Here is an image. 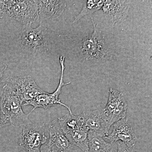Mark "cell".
Here are the masks:
<instances>
[{"mask_svg": "<svg viewBox=\"0 0 152 152\" xmlns=\"http://www.w3.org/2000/svg\"><path fill=\"white\" fill-rule=\"evenodd\" d=\"M80 115L88 131L103 138L108 135L110 127L104 108L84 112Z\"/></svg>", "mask_w": 152, "mask_h": 152, "instance_id": "cell-11", "label": "cell"}, {"mask_svg": "<svg viewBox=\"0 0 152 152\" xmlns=\"http://www.w3.org/2000/svg\"><path fill=\"white\" fill-rule=\"evenodd\" d=\"M66 6L65 1H39L40 12L50 19L61 16Z\"/></svg>", "mask_w": 152, "mask_h": 152, "instance_id": "cell-15", "label": "cell"}, {"mask_svg": "<svg viewBox=\"0 0 152 152\" xmlns=\"http://www.w3.org/2000/svg\"></svg>", "mask_w": 152, "mask_h": 152, "instance_id": "cell-21", "label": "cell"}, {"mask_svg": "<svg viewBox=\"0 0 152 152\" xmlns=\"http://www.w3.org/2000/svg\"><path fill=\"white\" fill-rule=\"evenodd\" d=\"M7 68V66L6 64L0 63V83L3 81V75Z\"/></svg>", "mask_w": 152, "mask_h": 152, "instance_id": "cell-19", "label": "cell"}, {"mask_svg": "<svg viewBox=\"0 0 152 152\" xmlns=\"http://www.w3.org/2000/svg\"><path fill=\"white\" fill-rule=\"evenodd\" d=\"M130 7L128 1H104L102 10L112 24L121 23L126 20Z\"/></svg>", "mask_w": 152, "mask_h": 152, "instance_id": "cell-13", "label": "cell"}, {"mask_svg": "<svg viewBox=\"0 0 152 152\" xmlns=\"http://www.w3.org/2000/svg\"><path fill=\"white\" fill-rule=\"evenodd\" d=\"M104 1H87L83 6L81 11L75 17L73 23L77 22L82 18L87 15H91L102 9Z\"/></svg>", "mask_w": 152, "mask_h": 152, "instance_id": "cell-16", "label": "cell"}, {"mask_svg": "<svg viewBox=\"0 0 152 152\" xmlns=\"http://www.w3.org/2000/svg\"><path fill=\"white\" fill-rule=\"evenodd\" d=\"M94 30L92 34L84 38L79 47V52L82 59L86 62L99 63L103 61L108 56L109 52L104 36L93 18Z\"/></svg>", "mask_w": 152, "mask_h": 152, "instance_id": "cell-2", "label": "cell"}, {"mask_svg": "<svg viewBox=\"0 0 152 152\" xmlns=\"http://www.w3.org/2000/svg\"><path fill=\"white\" fill-rule=\"evenodd\" d=\"M48 36L47 28L42 25L33 28L31 26H23L21 36L22 47L28 51L35 53L48 50Z\"/></svg>", "mask_w": 152, "mask_h": 152, "instance_id": "cell-6", "label": "cell"}, {"mask_svg": "<svg viewBox=\"0 0 152 152\" xmlns=\"http://www.w3.org/2000/svg\"><path fill=\"white\" fill-rule=\"evenodd\" d=\"M128 104L123 93L110 88L108 100L104 110L110 127L118 121L126 118Z\"/></svg>", "mask_w": 152, "mask_h": 152, "instance_id": "cell-9", "label": "cell"}, {"mask_svg": "<svg viewBox=\"0 0 152 152\" xmlns=\"http://www.w3.org/2000/svg\"><path fill=\"white\" fill-rule=\"evenodd\" d=\"M88 152H117L118 142H108L104 138L88 131Z\"/></svg>", "mask_w": 152, "mask_h": 152, "instance_id": "cell-14", "label": "cell"}, {"mask_svg": "<svg viewBox=\"0 0 152 152\" xmlns=\"http://www.w3.org/2000/svg\"><path fill=\"white\" fill-rule=\"evenodd\" d=\"M39 1H6L5 18L31 26L40 20Z\"/></svg>", "mask_w": 152, "mask_h": 152, "instance_id": "cell-4", "label": "cell"}, {"mask_svg": "<svg viewBox=\"0 0 152 152\" xmlns=\"http://www.w3.org/2000/svg\"><path fill=\"white\" fill-rule=\"evenodd\" d=\"M45 145H44L41 148L40 152H51L50 150L46 143Z\"/></svg>", "mask_w": 152, "mask_h": 152, "instance_id": "cell-20", "label": "cell"}, {"mask_svg": "<svg viewBox=\"0 0 152 152\" xmlns=\"http://www.w3.org/2000/svg\"><path fill=\"white\" fill-rule=\"evenodd\" d=\"M104 138L110 141V142H121L128 146L134 148L137 139L132 127L126 117L115 123L112 132Z\"/></svg>", "mask_w": 152, "mask_h": 152, "instance_id": "cell-12", "label": "cell"}, {"mask_svg": "<svg viewBox=\"0 0 152 152\" xmlns=\"http://www.w3.org/2000/svg\"><path fill=\"white\" fill-rule=\"evenodd\" d=\"M6 81L12 85L23 104L34 99L39 95L47 93L38 86L30 76L10 77L6 78Z\"/></svg>", "mask_w": 152, "mask_h": 152, "instance_id": "cell-8", "label": "cell"}, {"mask_svg": "<svg viewBox=\"0 0 152 152\" xmlns=\"http://www.w3.org/2000/svg\"><path fill=\"white\" fill-rule=\"evenodd\" d=\"M49 137L46 143L51 152H83L66 137L58 121H52L48 127Z\"/></svg>", "mask_w": 152, "mask_h": 152, "instance_id": "cell-10", "label": "cell"}, {"mask_svg": "<svg viewBox=\"0 0 152 152\" xmlns=\"http://www.w3.org/2000/svg\"><path fill=\"white\" fill-rule=\"evenodd\" d=\"M22 102L15 91L6 84L0 95V108L14 127H22L31 121L30 114H26L22 109Z\"/></svg>", "mask_w": 152, "mask_h": 152, "instance_id": "cell-1", "label": "cell"}, {"mask_svg": "<svg viewBox=\"0 0 152 152\" xmlns=\"http://www.w3.org/2000/svg\"><path fill=\"white\" fill-rule=\"evenodd\" d=\"M47 131L45 124L31 122L22 127L19 145L27 152H40L41 148L48 140Z\"/></svg>", "mask_w": 152, "mask_h": 152, "instance_id": "cell-5", "label": "cell"}, {"mask_svg": "<svg viewBox=\"0 0 152 152\" xmlns=\"http://www.w3.org/2000/svg\"><path fill=\"white\" fill-rule=\"evenodd\" d=\"M134 147L128 146L121 142H118V148L117 152H137Z\"/></svg>", "mask_w": 152, "mask_h": 152, "instance_id": "cell-17", "label": "cell"}, {"mask_svg": "<svg viewBox=\"0 0 152 152\" xmlns=\"http://www.w3.org/2000/svg\"><path fill=\"white\" fill-rule=\"evenodd\" d=\"M10 123L9 119L4 113L0 108V128L3 127Z\"/></svg>", "mask_w": 152, "mask_h": 152, "instance_id": "cell-18", "label": "cell"}, {"mask_svg": "<svg viewBox=\"0 0 152 152\" xmlns=\"http://www.w3.org/2000/svg\"><path fill=\"white\" fill-rule=\"evenodd\" d=\"M65 58V57L64 56H61L60 57L59 61L61 66V75L59 83L56 91L51 94L47 93L46 94L39 95L34 99L26 102L23 104V106L28 105L33 106V109L30 112V114L38 108L47 109L50 108L57 104H59L64 106L68 109L70 114H73L70 107L66 104L63 103L59 99V96L61 93L63 87L70 84V82L65 83L64 82V72L65 69L64 65Z\"/></svg>", "mask_w": 152, "mask_h": 152, "instance_id": "cell-7", "label": "cell"}, {"mask_svg": "<svg viewBox=\"0 0 152 152\" xmlns=\"http://www.w3.org/2000/svg\"><path fill=\"white\" fill-rule=\"evenodd\" d=\"M63 132L71 143L83 152H88V130L80 116L69 113L58 118Z\"/></svg>", "mask_w": 152, "mask_h": 152, "instance_id": "cell-3", "label": "cell"}]
</instances>
